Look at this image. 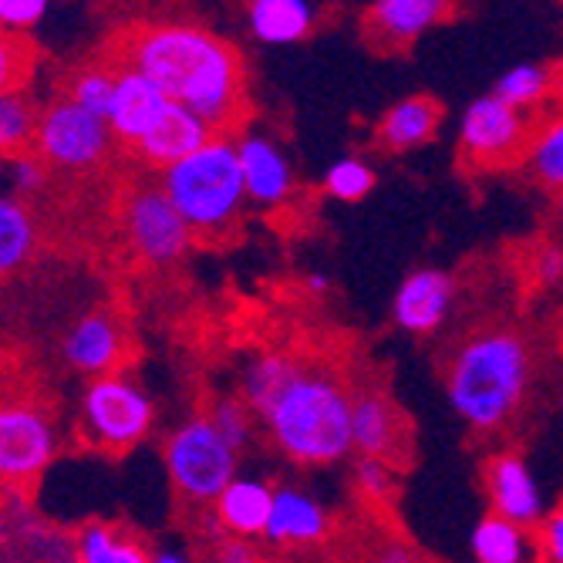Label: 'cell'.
Segmentation results:
<instances>
[{
	"mask_svg": "<svg viewBox=\"0 0 563 563\" xmlns=\"http://www.w3.org/2000/svg\"><path fill=\"white\" fill-rule=\"evenodd\" d=\"M37 119L34 109L27 106V98L21 95H4L0 98V148L14 156V152H24L27 142H34L37 135Z\"/></svg>",
	"mask_w": 563,
	"mask_h": 563,
	"instance_id": "obj_31",
	"label": "cell"
},
{
	"mask_svg": "<svg viewBox=\"0 0 563 563\" xmlns=\"http://www.w3.org/2000/svg\"><path fill=\"white\" fill-rule=\"evenodd\" d=\"M351 401L354 391H347L334 375L300 362L294 378L257 416V422H264L267 439L290 463L331 466L354 452Z\"/></svg>",
	"mask_w": 563,
	"mask_h": 563,
	"instance_id": "obj_3",
	"label": "cell"
},
{
	"mask_svg": "<svg viewBox=\"0 0 563 563\" xmlns=\"http://www.w3.org/2000/svg\"><path fill=\"white\" fill-rule=\"evenodd\" d=\"M163 463L189 503H217L236 476L240 452L217 432L210 416H196L169 432Z\"/></svg>",
	"mask_w": 563,
	"mask_h": 563,
	"instance_id": "obj_5",
	"label": "cell"
},
{
	"mask_svg": "<svg viewBox=\"0 0 563 563\" xmlns=\"http://www.w3.org/2000/svg\"><path fill=\"white\" fill-rule=\"evenodd\" d=\"M75 563H152V553L109 523H88L75 537Z\"/></svg>",
	"mask_w": 563,
	"mask_h": 563,
	"instance_id": "obj_25",
	"label": "cell"
},
{
	"mask_svg": "<svg viewBox=\"0 0 563 563\" xmlns=\"http://www.w3.org/2000/svg\"><path fill=\"white\" fill-rule=\"evenodd\" d=\"M470 550L476 563H537L540 560L537 537H530L527 527H517L496 514L476 523Z\"/></svg>",
	"mask_w": 563,
	"mask_h": 563,
	"instance_id": "obj_23",
	"label": "cell"
},
{
	"mask_svg": "<svg viewBox=\"0 0 563 563\" xmlns=\"http://www.w3.org/2000/svg\"><path fill=\"white\" fill-rule=\"evenodd\" d=\"M236 156H240L250 202H257V207H267V210L284 207L297 186L287 152L264 132H243L236 139Z\"/></svg>",
	"mask_w": 563,
	"mask_h": 563,
	"instance_id": "obj_14",
	"label": "cell"
},
{
	"mask_svg": "<svg viewBox=\"0 0 563 563\" xmlns=\"http://www.w3.org/2000/svg\"><path fill=\"white\" fill-rule=\"evenodd\" d=\"M483 483H486V496L496 517L517 527H527V530L533 527L540 530V523L547 520V503H543L540 479L533 476L523 455L517 452L493 455L483 470Z\"/></svg>",
	"mask_w": 563,
	"mask_h": 563,
	"instance_id": "obj_11",
	"label": "cell"
},
{
	"mask_svg": "<svg viewBox=\"0 0 563 563\" xmlns=\"http://www.w3.org/2000/svg\"><path fill=\"white\" fill-rule=\"evenodd\" d=\"M354 486L362 489L368 499H388L395 493V470L385 459H368V455H357L354 463Z\"/></svg>",
	"mask_w": 563,
	"mask_h": 563,
	"instance_id": "obj_33",
	"label": "cell"
},
{
	"mask_svg": "<svg viewBox=\"0 0 563 563\" xmlns=\"http://www.w3.org/2000/svg\"><path fill=\"white\" fill-rule=\"evenodd\" d=\"M112 139L115 135L106 119L78 109L71 98H58L37 119L34 148L47 166L91 169L109 156Z\"/></svg>",
	"mask_w": 563,
	"mask_h": 563,
	"instance_id": "obj_8",
	"label": "cell"
},
{
	"mask_svg": "<svg viewBox=\"0 0 563 563\" xmlns=\"http://www.w3.org/2000/svg\"><path fill=\"white\" fill-rule=\"evenodd\" d=\"M556 210H560V227H563V196H560V202H556Z\"/></svg>",
	"mask_w": 563,
	"mask_h": 563,
	"instance_id": "obj_42",
	"label": "cell"
},
{
	"mask_svg": "<svg viewBox=\"0 0 563 563\" xmlns=\"http://www.w3.org/2000/svg\"><path fill=\"white\" fill-rule=\"evenodd\" d=\"M328 533H331V517L318 496H311L300 486L274 489V514L264 533L271 547H314L328 540Z\"/></svg>",
	"mask_w": 563,
	"mask_h": 563,
	"instance_id": "obj_18",
	"label": "cell"
},
{
	"mask_svg": "<svg viewBox=\"0 0 563 563\" xmlns=\"http://www.w3.org/2000/svg\"><path fill=\"white\" fill-rule=\"evenodd\" d=\"M452 11L449 0H375L362 24L378 47H405L442 24Z\"/></svg>",
	"mask_w": 563,
	"mask_h": 563,
	"instance_id": "obj_16",
	"label": "cell"
},
{
	"mask_svg": "<svg viewBox=\"0 0 563 563\" xmlns=\"http://www.w3.org/2000/svg\"><path fill=\"white\" fill-rule=\"evenodd\" d=\"M213 135L217 132L207 122H202L196 112H189V109H183V106H176V101H173V106L163 112V119L152 125L148 135L135 145V152H139V159L145 166L166 173L169 166L196 156L202 145H210Z\"/></svg>",
	"mask_w": 563,
	"mask_h": 563,
	"instance_id": "obj_17",
	"label": "cell"
},
{
	"mask_svg": "<svg viewBox=\"0 0 563 563\" xmlns=\"http://www.w3.org/2000/svg\"><path fill=\"white\" fill-rule=\"evenodd\" d=\"M58 452V432L41 408L11 401L0 412V473L8 483L37 479Z\"/></svg>",
	"mask_w": 563,
	"mask_h": 563,
	"instance_id": "obj_10",
	"label": "cell"
},
{
	"mask_svg": "<svg viewBox=\"0 0 563 563\" xmlns=\"http://www.w3.org/2000/svg\"><path fill=\"white\" fill-rule=\"evenodd\" d=\"M439 122H442V106L432 95H408L382 115L375 129V142L388 152L419 148L429 139H435Z\"/></svg>",
	"mask_w": 563,
	"mask_h": 563,
	"instance_id": "obj_21",
	"label": "cell"
},
{
	"mask_svg": "<svg viewBox=\"0 0 563 563\" xmlns=\"http://www.w3.org/2000/svg\"><path fill=\"white\" fill-rule=\"evenodd\" d=\"M318 11L307 0H250L246 4V27L253 41L267 47L297 44L314 31Z\"/></svg>",
	"mask_w": 563,
	"mask_h": 563,
	"instance_id": "obj_22",
	"label": "cell"
},
{
	"mask_svg": "<svg viewBox=\"0 0 563 563\" xmlns=\"http://www.w3.org/2000/svg\"><path fill=\"white\" fill-rule=\"evenodd\" d=\"M274 489L271 483L257 476H240L227 486V493L213 503L217 523L227 530V537L236 540H257L267 533L271 514H274Z\"/></svg>",
	"mask_w": 563,
	"mask_h": 563,
	"instance_id": "obj_20",
	"label": "cell"
},
{
	"mask_svg": "<svg viewBox=\"0 0 563 563\" xmlns=\"http://www.w3.org/2000/svg\"><path fill=\"white\" fill-rule=\"evenodd\" d=\"M540 563H563V503L553 506L537 530Z\"/></svg>",
	"mask_w": 563,
	"mask_h": 563,
	"instance_id": "obj_36",
	"label": "cell"
},
{
	"mask_svg": "<svg viewBox=\"0 0 563 563\" xmlns=\"http://www.w3.org/2000/svg\"><path fill=\"white\" fill-rule=\"evenodd\" d=\"M47 14L44 0H0V21L8 31H31Z\"/></svg>",
	"mask_w": 563,
	"mask_h": 563,
	"instance_id": "obj_35",
	"label": "cell"
},
{
	"mask_svg": "<svg viewBox=\"0 0 563 563\" xmlns=\"http://www.w3.org/2000/svg\"><path fill=\"white\" fill-rule=\"evenodd\" d=\"M8 183L21 199L34 196L47 183V163L37 156V152L34 156L31 152H14V156H8Z\"/></svg>",
	"mask_w": 563,
	"mask_h": 563,
	"instance_id": "obj_34",
	"label": "cell"
},
{
	"mask_svg": "<svg viewBox=\"0 0 563 563\" xmlns=\"http://www.w3.org/2000/svg\"><path fill=\"white\" fill-rule=\"evenodd\" d=\"M530 347L517 331L489 328L455 347L445 372V398L473 432H499L527 398Z\"/></svg>",
	"mask_w": 563,
	"mask_h": 563,
	"instance_id": "obj_2",
	"label": "cell"
},
{
	"mask_svg": "<svg viewBox=\"0 0 563 563\" xmlns=\"http://www.w3.org/2000/svg\"><path fill=\"white\" fill-rule=\"evenodd\" d=\"M152 422H156V405L129 375L88 382L81 395V432L91 445L125 452L152 432Z\"/></svg>",
	"mask_w": 563,
	"mask_h": 563,
	"instance_id": "obj_6",
	"label": "cell"
},
{
	"mask_svg": "<svg viewBox=\"0 0 563 563\" xmlns=\"http://www.w3.org/2000/svg\"><path fill=\"white\" fill-rule=\"evenodd\" d=\"M537 274L543 284H560L563 280V246H543L537 257Z\"/></svg>",
	"mask_w": 563,
	"mask_h": 563,
	"instance_id": "obj_38",
	"label": "cell"
},
{
	"mask_svg": "<svg viewBox=\"0 0 563 563\" xmlns=\"http://www.w3.org/2000/svg\"><path fill=\"white\" fill-rule=\"evenodd\" d=\"M307 290H311V294H328L331 290V277L328 274H311V277H307Z\"/></svg>",
	"mask_w": 563,
	"mask_h": 563,
	"instance_id": "obj_41",
	"label": "cell"
},
{
	"mask_svg": "<svg viewBox=\"0 0 563 563\" xmlns=\"http://www.w3.org/2000/svg\"><path fill=\"white\" fill-rule=\"evenodd\" d=\"M115 71L119 68H106V65H95L75 75L68 98L75 101L78 109L98 115V119H109L112 109V95H115Z\"/></svg>",
	"mask_w": 563,
	"mask_h": 563,
	"instance_id": "obj_30",
	"label": "cell"
},
{
	"mask_svg": "<svg viewBox=\"0 0 563 563\" xmlns=\"http://www.w3.org/2000/svg\"><path fill=\"white\" fill-rule=\"evenodd\" d=\"M159 186L199 236L230 230L250 202L236 142L227 135H213V142L202 145L196 156L159 173Z\"/></svg>",
	"mask_w": 563,
	"mask_h": 563,
	"instance_id": "obj_4",
	"label": "cell"
},
{
	"mask_svg": "<svg viewBox=\"0 0 563 563\" xmlns=\"http://www.w3.org/2000/svg\"><path fill=\"white\" fill-rule=\"evenodd\" d=\"M553 68L547 65H537V62H523V65H514L506 68L496 85H493V95H499L506 106H514L520 112H533L537 106H543V101L550 98L553 91Z\"/></svg>",
	"mask_w": 563,
	"mask_h": 563,
	"instance_id": "obj_27",
	"label": "cell"
},
{
	"mask_svg": "<svg viewBox=\"0 0 563 563\" xmlns=\"http://www.w3.org/2000/svg\"><path fill=\"white\" fill-rule=\"evenodd\" d=\"M125 233L148 264H173L192 246V227L179 217L163 186H139L125 202Z\"/></svg>",
	"mask_w": 563,
	"mask_h": 563,
	"instance_id": "obj_9",
	"label": "cell"
},
{
	"mask_svg": "<svg viewBox=\"0 0 563 563\" xmlns=\"http://www.w3.org/2000/svg\"><path fill=\"white\" fill-rule=\"evenodd\" d=\"M300 365V357L287 354V351H264L261 357H253L243 372L240 382V398L253 408V416H261L264 408L280 395V388L294 378Z\"/></svg>",
	"mask_w": 563,
	"mask_h": 563,
	"instance_id": "obj_24",
	"label": "cell"
},
{
	"mask_svg": "<svg viewBox=\"0 0 563 563\" xmlns=\"http://www.w3.org/2000/svg\"><path fill=\"white\" fill-rule=\"evenodd\" d=\"M173 106L169 95L152 81L148 75H142L132 65H119L115 71V95H112V109H109V129L119 142L139 145L148 129L163 119V112Z\"/></svg>",
	"mask_w": 563,
	"mask_h": 563,
	"instance_id": "obj_13",
	"label": "cell"
},
{
	"mask_svg": "<svg viewBox=\"0 0 563 563\" xmlns=\"http://www.w3.org/2000/svg\"><path fill=\"white\" fill-rule=\"evenodd\" d=\"M455 303V280L452 274L439 271V267H422L412 271L395 290L391 300V321L405 331V334H435Z\"/></svg>",
	"mask_w": 563,
	"mask_h": 563,
	"instance_id": "obj_12",
	"label": "cell"
},
{
	"mask_svg": "<svg viewBox=\"0 0 563 563\" xmlns=\"http://www.w3.org/2000/svg\"><path fill=\"white\" fill-rule=\"evenodd\" d=\"M372 563H422V560L412 550H408V547H401V543H388V547H382L375 553Z\"/></svg>",
	"mask_w": 563,
	"mask_h": 563,
	"instance_id": "obj_39",
	"label": "cell"
},
{
	"mask_svg": "<svg viewBox=\"0 0 563 563\" xmlns=\"http://www.w3.org/2000/svg\"><path fill=\"white\" fill-rule=\"evenodd\" d=\"M152 563H192V556L183 553V550L163 547V550H152Z\"/></svg>",
	"mask_w": 563,
	"mask_h": 563,
	"instance_id": "obj_40",
	"label": "cell"
},
{
	"mask_svg": "<svg viewBox=\"0 0 563 563\" xmlns=\"http://www.w3.org/2000/svg\"><path fill=\"white\" fill-rule=\"evenodd\" d=\"M122 351H125V338H122L119 321L109 311H91L78 318L62 341L65 365L78 375H88L91 382L115 375Z\"/></svg>",
	"mask_w": 563,
	"mask_h": 563,
	"instance_id": "obj_15",
	"label": "cell"
},
{
	"mask_svg": "<svg viewBox=\"0 0 563 563\" xmlns=\"http://www.w3.org/2000/svg\"><path fill=\"white\" fill-rule=\"evenodd\" d=\"M217 563H261V556H257V550L250 547V540L227 537L217 547Z\"/></svg>",
	"mask_w": 563,
	"mask_h": 563,
	"instance_id": "obj_37",
	"label": "cell"
},
{
	"mask_svg": "<svg viewBox=\"0 0 563 563\" xmlns=\"http://www.w3.org/2000/svg\"><path fill=\"white\" fill-rule=\"evenodd\" d=\"M533 122L527 112L506 106L499 95L473 98L459 119V145L476 166H506L517 163L533 145Z\"/></svg>",
	"mask_w": 563,
	"mask_h": 563,
	"instance_id": "obj_7",
	"label": "cell"
},
{
	"mask_svg": "<svg viewBox=\"0 0 563 563\" xmlns=\"http://www.w3.org/2000/svg\"><path fill=\"white\" fill-rule=\"evenodd\" d=\"M34 220L24 207V199L4 196L0 199V274H14L27 264L34 250Z\"/></svg>",
	"mask_w": 563,
	"mask_h": 563,
	"instance_id": "obj_26",
	"label": "cell"
},
{
	"mask_svg": "<svg viewBox=\"0 0 563 563\" xmlns=\"http://www.w3.org/2000/svg\"><path fill=\"white\" fill-rule=\"evenodd\" d=\"M527 169L543 189H553L563 196V119H553L543 125L527 152Z\"/></svg>",
	"mask_w": 563,
	"mask_h": 563,
	"instance_id": "obj_28",
	"label": "cell"
},
{
	"mask_svg": "<svg viewBox=\"0 0 563 563\" xmlns=\"http://www.w3.org/2000/svg\"><path fill=\"white\" fill-rule=\"evenodd\" d=\"M401 412L395 408V401L375 388H365V391H354V401H351V442H354V452H362L368 459H391L398 455L401 449Z\"/></svg>",
	"mask_w": 563,
	"mask_h": 563,
	"instance_id": "obj_19",
	"label": "cell"
},
{
	"mask_svg": "<svg viewBox=\"0 0 563 563\" xmlns=\"http://www.w3.org/2000/svg\"><path fill=\"white\" fill-rule=\"evenodd\" d=\"M122 65L156 81L169 101L196 112L217 135L243 109L246 71L240 51L210 27L163 21L135 27L125 41Z\"/></svg>",
	"mask_w": 563,
	"mask_h": 563,
	"instance_id": "obj_1",
	"label": "cell"
},
{
	"mask_svg": "<svg viewBox=\"0 0 563 563\" xmlns=\"http://www.w3.org/2000/svg\"><path fill=\"white\" fill-rule=\"evenodd\" d=\"M210 422L236 452H243L253 442V432H257V416L243 398H220L210 408Z\"/></svg>",
	"mask_w": 563,
	"mask_h": 563,
	"instance_id": "obj_32",
	"label": "cell"
},
{
	"mask_svg": "<svg viewBox=\"0 0 563 563\" xmlns=\"http://www.w3.org/2000/svg\"><path fill=\"white\" fill-rule=\"evenodd\" d=\"M378 176L375 169L357 159V156H341L328 173H324V192L338 202H362L372 189H375Z\"/></svg>",
	"mask_w": 563,
	"mask_h": 563,
	"instance_id": "obj_29",
	"label": "cell"
}]
</instances>
